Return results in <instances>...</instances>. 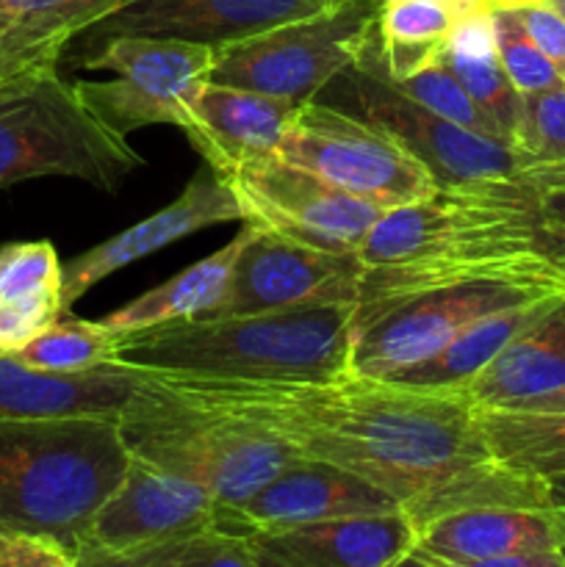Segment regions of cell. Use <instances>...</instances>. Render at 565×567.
<instances>
[{"mask_svg":"<svg viewBox=\"0 0 565 567\" xmlns=\"http://www.w3.org/2000/svg\"><path fill=\"white\" fill-rule=\"evenodd\" d=\"M482 437L499 463L524 474H565V413L491 408L476 410Z\"/></svg>","mask_w":565,"mask_h":567,"instance_id":"cell-26","label":"cell"},{"mask_svg":"<svg viewBox=\"0 0 565 567\" xmlns=\"http://www.w3.org/2000/svg\"><path fill=\"white\" fill-rule=\"evenodd\" d=\"M280 158L382 210L441 192L432 172L397 136L316 100L299 105Z\"/></svg>","mask_w":565,"mask_h":567,"instance_id":"cell-10","label":"cell"},{"mask_svg":"<svg viewBox=\"0 0 565 567\" xmlns=\"http://www.w3.org/2000/svg\"><path fill=\"white\" fill-rule=\"evenodd\" d=\"M463 14L449 0H382L377 31L388 72L402 81L435 64Z\"/></svg>","mask_w":565,"mask_h":567,"instance_id":"cell-27","label":"cell"},{"mask_svg":"<svg viewBox=\"0 0 565 567\" xmlns=\"http://www.w3.org/2000/svg\"><path fill=\"white\" fill-rule=\"evenodd\" d=\"M120 426L133 457L194 482L227 509L302 457L264 426L188 402L150 374L120 413Z\"/></svg>","mask_w":565,"mask_h":567,"instance_id":"cell-4","label":"cell"},{"mask_svg":"<svg viewBox=\"0 0 565 567\" xmlns=\"http://www.w3.org/2000/svg\"><path fill=\"white\" fill-rule=\"evenodd\" d=\"M518 169L565 166V83L521 97L518 125L510 138Z\"/></svg>","mask_w":565,"mask_h":567,"instance_id":"cell-29","label":"cell"},{"mask_svg":"<svg viewBox=\"0 0 565 567\" xmlns=\"http://www.w3.org/2000/svg\"><path fill=\"white\" fill-rule=\"evenodd\" d=\"M6 535H9V532H6L3 526H0V543H3V537H6Z\"/></svg>","mask_w":565,"mask_h":567,"instance_id":"cell-44","label":"cell"},{"mask_svg":"<svg viewBox=\"0 0 565 567\" xmlns=\"http://www.w3.org/2000/svg\"><path fill=\"white\" fill-rule=\"evenodd\" d=\"M114 349L116 338L105 332L97 321L78 319L70 310H64L14 358L50 374H86V371L114 363Z\"/></svg>","mask_w":565,"mask_h":567,"instance_id":"cell-28","label":"cell"},{"mask_svg":"<svg viewBox=\"0 0 565 567\" xmlns=\"http://www.w3.org/2000/svg\"><path fill=\"white\" fill-rule=\"evenodd\" d=\"M388 567H441L438 563H432L430 557H424V554H419L413 548V551H408L404 557H399L397 563H391Z\"/></svg>","mask_w":565,"mask_h":567,"instance_id":"cell-40","label":"cell"},{"mask_svg":"<svg viewBox=\"0 0 565 567\" xmlns=\"http://www.w3.org/2000/svg\"><path fill=\"white\" fill-rule=\"evenodd\" d=\"M518 17V22L524 25V31L530 33L532 42L541 48V53L546 55L554 64V70L563 75L565 81V20L557 11L548 9L546 3H521L510 6Z\"/></svg>","mask_w":565,"mask_h":567,"instance_id":"cell-35","label":"cell"},{"mask_svg":"<svg viewBox=\"0 0 565 567\" xmlns=\"http://www.w3.org/2000/svg\"><path fill=\"white\" fill-rule=\"evenodd\" d=\"M316 103L374 122L397 136L432 172L441 188L518 172V161L507 142L452 125L397 86L388 72L380 31L371 37L355 64L338 72L316 94Z\"/></svg>","mask_w":565,"mask_h":567,"instance_id":"cell-7","label":"cell"},{"mask_svg":"<svg viewBox=\"0 0 565 567\" xmlns=\"http://www.w3.org/2000/svg\"><path fill=\"white\" fill-rule=\"evenodd\" d=\"M258 567H388L415 548L404 509L258 529L247 535Z\"/></svg>","mask_w":565,"mask_h":567,"instance_id":"cell-17","label":"cell"},{"mask_svg":"<svg viewBox=\"0 0 565 567\" xmlns=\"http://www.w3.org/2000/svg\"><path fill=\"white\" fill-rule=\"evenodd\" d=\"M432 563H435V559H432ZM438 565H441V567H565V554L559 551V548H548V551L513 554V557L487 559V563H471V565L438 563Z\"/></svg>","mask_w":565,"mask_h":567,"instance_id":"cell-37","label":"cell"},{"mask_svg":"<svg viewBox=\"0 0 565 567\" xmlns=\"http://www.w3.org/2000/svg\"><path fill=\"white\" fill-rule=\"evenodd\" d=\"M518 410H541V413H565V388L563 391H554L548 396H537L532 402L515 404Z\"/></svg>","mask_w":565,"mask_h":567,"instance_id":"cell-39","label":"cell"},{"mask_svg":"<svg viewBox=\"0 0 565 567\" xmlns=\"http://www.w3.org/2000/svg\"><path fill=\"white\" fill-rule=\"evenodd\" d=\"M557 293L565 291L499 277H469L402 297L360 302L355 310L352 374L391 380L441 352L474 321Z\"/></svg>","mask_w":565,"mask_h":567,"instance_id":"cell-6","label":"cell"},{"mask_svg":"<svg viewBox=\"0 0 565 567\" xmlns=\"http://www.w3.org/2000/svg\"><path fill=\"white\" fill-rule=\"evenodd\" d=\"M0 567H78V554L53 537L9 532L0 543Z\"/></svg>","mask_w":565,"mask_h":567,"instance_id":"cell-34","label":"cell"},{"mask_svg":"<svg viewBox=\"0 0 565 567\" xmlns=\"http://www.w3.org/2000/svg\"><path fill=\"white\" fill-rule=\"evenodd\" d=\"M142 164L127 136L97 120L55 64L0 81V188L75 177L114 192Z\"/></svg>","mask_w":565,"mask_h":567,"instance_id":"cell-5","label":"cell"},{"mask_svg":"<svg viewBox=\"0 0 565 567\" xmlns=\"http://www.w3.org/2000/svg\"><path fill=\"white\" fill-rule=\"evenodd\" d=\"M363 275L366 266L358 255L327 252L244 221V244L225 299L199 319L358 305Z\"/></svg>","mask_w":565,"mask_h":567,"instance_id":"cell-11","label":"cell"},{"mask_svg":"<svg viewBox=\"0 0 565 567\" xmlns=\"http://www.w3.org/2000/svg\"><path fill=\"white\" fill-rule=\"evenodd\" d=\"M127 465L120 415L0 419V526L78 554Z\"/></svg>","mask_w":565,"mask_h":567,"instance_id":"cell-3","label":"cell"},{"mask_svg":"<svg viewBox=\"0 0 565 567\" xmlns=\"http://www.w3.org/2000/svg\"><path fill=\"white\" fill-rule=\"evenodd\" d=\"M216 526L244 532L208 491L131 454L125 476L94 513L81 546L114 554L147 551Z\"/></svg>","mask_w":565,"mask_h":567,"instance_id":"cell-13","label":"cell"},{"mask_svg":"<svg viewBox=\"0 0 565 567\" xmlns=\"http://www.w3.org/2000/svg\"><path fill=\"white\" fill-rule=\"evenodd\" d=\"M358 305L186 319L116 338L114 363L147 374L249 382H336L352 374Z\"/></svg>","mask_w":565,"mask_h":567,"instance_id":"cell-2","label":"cell"},{"mask_svg":"<svg viewBox=\"0 0 565 567\" xmlns=\"http://www.w3.org/2000/svg\"><path fill=\"white\" fill-rule=\"evenodd\" d=\"M0 302H61V260L53 244L14 241L0 247Z\"/></svg>","mask_w":565,"mask_h":567,"instance_id":"cell-30","label":"cell"},{"mask_svg":"<svg viewBox=\"0 0 565 567\" xmlns=\"http://www.w3.org/2000/svg\"><path fill=\"white\" fill-rule=\"evenodd\" d=\"M449 3L460 6V9L465 11H474V9H482V6H491V0H449Z\"/></svg>","mask_w":565,"mask_h":567,"instance_id":"cell-41","label":"cell"},{"mask_svg":"<svg viewBox=\"0 0 565 567\" xmlns=\"http://www.w3.org/2000/svg\"><path fill=\"white\" fill-rule=\"evenodd\" d=\"M548 515L554 520L557 532V548L565 554V474L548 476Z\"/></svg>","mask_w":565,"mask_h":567,"instance_id":"cell-38","label":"cell"},{"mask_svg":"<svg viewBox=\"0 0 565 567\" xmlns=\"http://www.w3.org/2000/svg\"><path fill=\"white\" fill-rule=\"evenodd\" d=\"M559 297V293H557ZM557 297L537 299V302L521 305V308L499 310V313L485 316V319L474 321L465 327L454 341L430 360L419 365H410L402 374L391 377V382H402V385L413 388H430V391H465L474 377H480L487 365L496 360V354L518 336L521 330L532 324L548 305Z\"/></svg>","mask_w":565,"mask_h":567,"instance_id":"cell-25","label":"cell"},{"mask_svg":"<svg viewBox=\"0 0 565 567\" xmlns=\"http://www.w3.org/2000/svg\"><path fill=\"white\" fill-rule=\"evenodd\" d=\"M297 111L286 97L208 81L192 103L188 142L210 169L230 181L244 166L280 155Z\"/></svg>","mask_w":565,"mask_h":567,"instance_id":"cell-18","label":"cell"},{"mask_svg":"<svg viewBox=\"0 0 565 567\" xmlns=\"http://www.w3.org/2000/svg\"><path fill=\"white\" fill-rule=\"evenodd\" d=\"M438 61L458 78V83L471 94V100L496 122V127L510 144L515 125H518L521 94L515 92L502 61H499L491 6L465 11L460 17Z\"/></svg>","mask_w":565,"mask_h":567,"instance_id":"cell-24","label":"cell"},{"mask_svg":"<svg viewBox=\"0 0 565 567\" xmlns=\"http://www.w3.org/2000/svg\"><path fill=\"white\" fill-rule=\"evenodd\" d=\"M230 183L244 205V221L327 252L358 255L366 233L386 214L280 155L244 166Z\"/></svg>","mask_w":565,"mask_h":567,"instance_id":"cell-12","label":"cell"},{"mask_svg":"<svg viewBox=\"0 0 565 567\" xmlns=\"http://www.w3.org/2000/svg\"><path fill=\"white\" fill-rule=\"evenodd\" d=\"M78 567H175L164 546L147 548V551L114 554L94 546L78 548Z\"/></svg>","mask_w":565,"mask_h":567,"instance_id":"cell-36","label":"cell"},{"mask_svg":"<svg viewBox=\"0 0 565 567\" xmlns=\"http://www.w3.org/2000/svg\"><path fill=\"white\" fill-rule=\"evenodd\" d=\"M491 20L499 61H502L510 83H513L521 97L563 86V75L554 70L552 61L532 42L530 33L524 31V25H521L510 6H491Z\"/></svg>","mask_w":565,"mask_h":567,"instance_id":"cell-32","label":"cell"},{"mask_svg":"<svg viewBox=\"0 0 565 567\" xmlns=\"http://www.w3.org/2000/svg\"><path fill=\"white\" fill-rule=\"evenodd\" d=\"M242 244L244 227L238 230V236H233L214 255L197 260V264L183 269L172 280L150 288L142 297L131 299L122 308H116L114 313L97 319V324L114 338H122L131 336V332L150 330V327L208 316L225 299L233 266H236L238 252H242Z\"/></svg>","mask_w":565,"mask_h":567,"instance_id":"cell-23","label":"cell"},{"mask_svg":"<svg viewBox=\"0 0 565 567\" xmlns=\"http://www.w3.org/2000/svg\"><path fill=\"white\" fill-rule=\"evenodd\" d=\"M150 377L188 402L264 426L302 457L374 482L402 504L415 532L460 509H548L546 480L493 457L476 408L460 391L358 374L336 382Z\"/></svg>","mask_w":565,"mask_h":567,"instance_id":"cell-1","label":"cell"},{"mask_svg":"<svg viewBox=\"0 0 565 567\" xmlns=\"http://www.w3.org/2000/svg\"><path fill=\"white\" fill-rule=\"evenodd\" d=\"M393 81H397V78H393ZM397 86L402 89L404 94H410L415 103H421L424 109H430L432 114L441 116V120L452 122V125L458 127H465V131H474L482 133V136H493L507 142V138L502 136V131L496 127V122L471 100V94L460 86L458 78H454L441 61L424 66V70H419L415 75L402 78V81H397Z\"/></svg>","mask_w":565,"mask_h":567,"instance_id":"cell-31","label":"cell"},{"mask_svg":"<svg viewBox=\"0 0 565 567\" xmlns=\"http://www.w3.org/2000/svg\"><path fill=\"white\" fill-rule=\"evenodd\" d=\"M565 388V293L465 385L471 408H515Z\"/></svg>","mask_w":565,"mask_h":567,"instance_id":"cell-21","label":"cell"},{"mask_svg":"<svg viewBox=\"0 0 565 567\" xmlns=\"http://www.w3.org/2000/svg\"><path fill=\"white\" fill-rule=\"evenodd\" d=\"M402 504L374 482L327 460L297 457L242 507L230 509L244 532L286 529L355 515L397 513Z\"/></svg>","mask_w":565,"mask_h":567,"instance_id":"cell-16","label":"cell"},{"mask_svg":"<svg viewBox=\"0 0 565 567\" xmlns=\"http://www.w3.org/2000/svg\"><path fill=\"white\" fill-rule=\"evenodd\" d=\"M521 3H537V0H491V6H521Z\"/></svg>","mask_w":565,"mask_h":567,"instance_id":"cell-43","label":"cell"},{"mask_svg":"<svg viewBox=\"0 0 565 567\" xmlns=\"http://www.w3.org/2000/svg\"><path fill=\"white\" fill-rule=\"evenodd\" d=\"M336 3L341 0H125L120 9L72 39L66 50L78 48L72 64L120 37L183 39L219 50L286 22L314 17Z\"/></svg>","mask_w":565,"mask_h":567,"instance_id":"cell-14","label":"cell"},{"mask_svg":"<svg viewBox=\"0 0 565 567\" xmlns=\"http://www.w3.org/2000/svg\"><path fill=\"white\" fill-rule=\"evenodd\" d=\"M238 219L244 221V205L233 183L205 166L166 208L155 210L147 219L136 221L127 230L116 233V236L100 241L97 247L61 264V305L64 310H72V305L83 293L92 291L114 271L125 269L147 255L161 252L164 247L183 241L194 233Z\"/></svg>","mask_w":565,"mask_h":567,"instance_id":"cell-15","label":"cell"},{"mask_svg":"<svg viewBox=\"0 0 565 567\" xmlns=\"http://www.w3.org/2000/svg\"><path fill=\"white\" fill-rule=\"evenodd\" d=\"M216 50L208 44L158 37H120L75 66L109 72L105 81H78L75 89L97 120L127 136L147 125H172L188 136L192 103L210 81Z\"/></svg>","mask_w":565,"mask_h":567,"instance_id":"cell-9","label":"cell"},{"mask_svg":"<svg viewBox=\"0 0 565 567\" xmlns=\"http://www.w3.org/2000/svg\"><path fill=\"white\" fill-rule=\"evenodd\" d=\"M164 548L175 567H258L247 532L227 529V526L199 532L186 540L166 543Z\"/></svg>","mask_w":565,"mask_h":567,"instance_id":"cell-33","label":"cell"},{"mask_svg":"<svg viewBox=\"0 0 565 567\" xmlns=\"http://www.w3.org/2000/svg\"><path fill=\"white\" fill-rule=\"evenodd\" d=\"M537 3H546L548 9L557 11V14L565 20V0H537Z\"/></svg>","mask_w":565,"mask_h":567,"instance_id":"cell-42","label":"cell"},{"mask_svg":"<svg viewBox=\"0 0 565 567\" xmlns=\"http://www.w3.org/2000/svg\"><path fill=\"white\" fill-rule=\"evenodd\" d=\"M125 0H0V81L33 66H59L86 28Z\"/></svg>","mask_w":565,"mask_h":567,"instance_id":"cell-22","label":"cell"},{"mask_svg":"<svg viewBox=\"0 0 565 567\" xmlns=\"http://www.w3.org/2000/svg\"><path fill=\"white\" fill-rule=\"evenodd\" d=\"M382 0H341L305 20L286 22L258 37L216 50L210 81L291 103H314L316 94L360 59L377 33Z\"/></svg>","mask_w":565,"mask_h":567,"instance_id":"cell-8","label":"cell"},{"mask_svg":"<svg viewBox=\"0 0 565 567\" xmlns=\"http://www.w3.org/2000/svg\"><path fill=\"white\" fill-rule=\"evenodd\" d=\"M548 548H557V532L548 509H460L415 532V551L446 565L487 563Z\"/></svg>","mask_w":565,"mask_h":567,"instance_id":"cell-20","label":"cell"},{"mask_svg":"<svg viewBox=\"0 0 565 567\" xmlns=\"http://www.w3.org/2000/svg\"><path fill=\"white\" fill-rule=\"evenodd\" d=\"M147 374L109 363L86 374H50L0 354V419H55V415H120Z\"/></svg>","mask_w":565,"mask_h":567,"instance_id":"cell-19","label":"cell"}]
</instances>
